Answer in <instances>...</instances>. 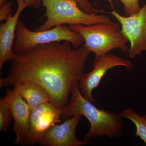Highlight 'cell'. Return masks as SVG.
<instances>
[{
    "mask_svg": "<svg viewBox=\"0 0 146 146\" xmlns=\"http://www.w3.org/2000/svg\"><path fill=\"white\" fill-rule=\"evenodd\" d=\"M16 39L13 51L15 54L23 51L32 47L53 42L68 41L73 47L83 46L84 40L78 33L63 25L43 31H31L25 24L19 21L16 29Z\"/></svg>",
    "mask_w": 146,
    "mask_h": 146,
    "instance_id": "cell-5",
    "label": "cell"
},
{
    "mask_svg": "<svg viewBox=\"0 0 146 146\" xmlns=\"http://www.w3.org/2000/svg\"><path fill=\"white\" fill-rule=\"evenodd\" d=\"M93 69L90 72L84 74L78 83L79 90L84 98L91 103L95 102L93 91L99 85L100 82L108 71L118 66H122L130 70L133 64L130 60L124 59L109 53L95 56L93 64Z\"/></svg>",
    "mask_w": 146,
    "mask_h": 146,
    "instance_id": "cell-6",
    "label": "cell"
},
{
    "mask_svg": "<svg viewBox=\"0 0 146 146\" xmlns=\"http://www.w3.org/2000/svg\"><path fill=\"white\" fill-rule=\"evenodd\" d=\"M18 8L13 15H10L5 23L0 25V71L7 61H12L15 56L13 44L18 18L21 13L28 5L23 0H17Z\"/></svg>",
    "mask_w": 146,
    "mask_h": 146,
    "instance_id": "cell-11",
    "label": "cell"
},
{
    "mask_svg": "<svg viewBox=\"0 0 146 146\" xmlns=\"http://www.w3.org/2000/svg\"><path fill=\"white\" fill-rule=\"evenodd\" d=\"M13 90L23 98L31 111L40 105L50 102L46 91L39 84L30 80H25L13 86Z\"/></svg>",
    "mask_w": 146,
    "mask_h": 146,
    "instance_id": "cell-12",
    "label": "cell"
},
{
    "mask_svg": "<svg viewBox=\"0 0 146 146\" xmlns=\"http://www.w3.org/2000/svg\"><path fill=\"white\" fill-rule=\"evenodd\" d=\"M82 116L76 115L65 119L60 125L52 126L38 142L42 146H83L89 145V140L79 141L76 136L77 127Z\"/></svg>",
    "mask_w": 146,
    "mask_h": 146,
    "instance_id": "cell-9",
    "label": "cell"
},
{
    "mask_svg": "<svg viewBox=\"0 0 146 146\" xmlns=\"http://www.w3.org/2000/svg\"><path fill=\"white\" fill-rule=\"evenodd\" d=\"M112 4V0H108ZM123 5L124 11L126 16L137 13L140 10L139 0H119Z\"/></svg>",
    "mask_w": 146,
    "mask_h": 146,
    "instance_id": "cell-15",
    "label": "cell"
},
{
    "mask_svg": "<svg viewBox=\"0 0 146 146\" xmlns=\"http://www.w3.org/2000/svg\"><path fill=\"white\" fill-rule=\"evenodd\" d=\"M13 118L12 112L5 97L0 100V131L7 132Z\"/></svg>",
    "mask_w": 146,
    "mask_h": 146,
    "instance_id": "cell-14",
    "label": "cell"
},
{
    "mask_svg": "<svg viewBox=\"0 0 146 146\" xmlns=\"http://www.w3.org/2000/svg\"><path fill=\"white\" fill-rule=\"evenodd\" d=\"M119 23L121 31L130 43L128 54L133 59L146 51V2L137 13L123 16L115 9L110 13Z\"/></svg>",
    "mask_w": 146,
    "mask_h": 146,
    "instance_id": "cell-7",
    "label": "cell"
},
{
    "mask_svg": "<svg viewBox=\"0 0 146 146\" xmlns=\"http://www.w3.org/2000/svg\"><path fill=\"white\" fill-rule=\"evenodd\" d=\"M69 28L78 33L84 40L83 46L95 56L104 55L119 49L127 53L128 40L121 31L120 24L113 22L85 25H70Z\"/></svg>",
    "mask_w": 146,
    "mask_h": 146,
    "instance_id": "cell-3",
    "label": "cell"
},
{
    "mask_svg": "<svg viewBox=\"0 0 146 146\" xmlns=\"http://www.w3.org/2000/svg\"><path fill=\"white\" fill-rule=\"evenodd\" d=\"M7 1V0H0V5H2L3 4L6 2Z\"/></svg>",
    "mask_w": 146,
    "mask_h": 146,
    "instance_id": "cell-19",
    "label": "cell"
},
{
    "mask_svg": "<svg viewBox=\"0 0 146 146\" xmlns=\"http://www.w3.org/2000/svg\"><path fill=\"white\" fill-rule=\"evenodd\" d=\"M121 115L122 117L129 120L134 124L136 127L134 135L141 138L146 146V115L141 116L130 108L123 111Z\"/></svg>",
    "mask_w": 146,
    "mask_h": 146,
    "instance_id": "cell-13",
    "label": "cell"
},
{
    "mask_svg": "<svg viewBox=\"0 0 146 146\" xmlns=\"http://www.w3.org/2000/svg\"><path fill=\"white\" fill-rule=\"evenodd\" d=\"M13 4V2L10 1L8 2H6L2 5H0V21L6 20L9 15H12Z\"/></svg>",
    "mask_w": 146,
    "mask_h": 146,
    "instance_id": "cell-16",
    "label": "cell"
},
{
    "mask_svg": "<svg viewBox=\"0 0 146 146\" xmlns=\"http://www.w3.org/2000/svg\"><path fill=\"white\" fill-rule=\"evenodd\" d=\"M82 11L89 14L96 13V11L93 5L87 0H75Z\"/></svg>",
    "mask_w": 146,
    "mask_h": 146,
    "instance_id": "cell-17",
    "label": "cell"
},
{
    "mask_svg": "<svg viewBox=\"0 0 146 146\" xmlns=\"http://www.w3.org/2000/svg\"><path fill=\"white\" fill-rule=\"evenodd\" d=\"M93 104L82 96L76 84L71 93L70 101L62 110L61 117L64 120L78 115L86 117L91 125L84 135L88 140L101 136L117 138L121 136L123 118L121 113L98 108Z\"/></svg>",
    "mask_w": 146,
    "mask_h": 146,
    "instance_id": "cell-2",
    "label": "cell"
},
{
    "mask_svg": "<svg viewBox=\"0 0 146 146\" xmlns=\"http://www.w3.org/2000/svg\"><path fill=\"white\" fill-rule=\"evenodd\" d=\"M29 6L33 8H38L41 6L42 0H23Z\"/></svg>",
    "mask_w": 146,
    "mask_h": 146,
    "instance_id": "cell-18",
    "label": "cell"
},
{
    "mask_svg": "<svg viewBox=\"0 0 146 146\" xmlns=\"http://www.w3.org/2000/svg\"><path fill=\"white\" fill-rule=\"evenodd\" d=\"M62 110L50 102L44 103L34 108L31 112L30 129L22 145L33 146L49 129L61 121Z\"/></svg>",
    "mask_w": 146,
    "mask_h": 146,
    "instance_id": "cell-8",
    "label": "cell"
},
{
    "mask_svg": "<svg viewBox=\"0 0 146 146\" xmlns=\"http://www.w3.org/2000/svg\"><path fill=\"white\" fill-rule=\"evenodd\" d=\"M5 97L14 120L13 129L16 136L14 144L22 145L29 130L31 110L23 98L13 90L7 89Z\"/></svg>",
    "mask_w": 146,
    "mask_h": 146,
    "instance_id": "cell-10",
    "label": "cell"
},
{
    "mask_svg": "<svg viewBox=\"0 0 146 146\" xmlns=\"http://www.w3.org/2000/svg\"><path fill=\"white\" fill-rule=\"evenodd\" d=\"M42 3L46 9L47 20L36 31L47 30L65 24L91 25L112 22L107 15L86 13L75 0H42Z\"/></svg>",
    "mask_w": 146,
    "mask_h": 146,
    "instance_id": "cell-4",
    "label": "cell"
},
{
    "mask_svg": "<svg viewBox=\"0 0 146 146\" xmlns=\"http://www.w3.org/2000/svg\"><path fill=\"white\" fill-rule=\"evenodd\" d=\"M90 53L83 46L74 48L68 41L36 45L15 54L8 75L0 78V86L35 82L46 91L50 102L63 110L84 74Z\"/></svg>",
    "mask_w": 146,
    "mask_h": 146,
    "instance_id": "cell-1",
    "label": "cell"
}]
</instances>
